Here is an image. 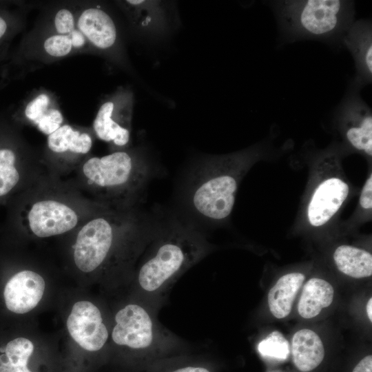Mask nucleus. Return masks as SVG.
Instances as JSON below:
<instances>
[{"instance_id":"nucleus-1","label":"nucleus","mask_w":372,"mask_h":372,"mask_svg":"<svg viewBox=\"0 0 372 372\" xmlns=\"http://www.w3.org/2000/svg\"><path fill=\"white\" fill-rule=\"evenodd\" d=\"M80 180L103 206L128 209L147 182L149 167L135 152L118 150L85 158L79 167Z\"/></svg>"},{"instance_id":"nucleus-2","label":"nucleus","mask_w":372,"mask_h":372,"mask_svg":"<svg viewBox=\"0 0 372 372\" xmlns=\"http://www.w3.org/2000/svg\"><path fill=\"white\" fill-rule=\"evenodd\" d=\"M287 41H342L354 21V2L347 0H285L271 2Z\"/></svg>"},{"instance_id":"nucleus-3","label":"nucleus","mask_w":372,"mask_h":372,"mask_svg":"<svg viewBox=\"0 0 372 372\" xmlns=\"http://www.w3.org/2000/svg\"><path fill=\"white\" fill-rule=\"evenodd\" d=\"M258 151L240 153L208 160L194 174L188 194L192 209L200 217L220 221L231 214L239 181Z\"/></svg>"},{"instance_id":"nucleus-4","label":"nucleus","mask_w":372,"mask_h":372,"mask_svg":"<svg viewBox=\"0 0 372 372\" xmlns=\"http://www.w3.org/2000/svg\"><path fill=\"white\" fill-rule=\"evenodd\" d=\"M12 205L11 225L26 229L39 238L68 233L79 227L99 209L86 212L75 201L52 194H41L30 200L17 199Z\"/></svg>"},{"instance_id":"nucleus-5","label":"nucleus","mask_w":372,"mask_h":372,"mask_svg":"<svg viewBox=\"0 0 372 372\" xmlns=\"http://www.w3.org/2000/svg\"><path fill=\"white\" fill-rule=\"evenodd\" d=\"M138 222L129 208L101 207L79 227L73 251L76 267L84 273L96 270L107 257L117 234Z\"/></svg>"},{"instance_id":"nucleus-6","label":"nucleus","mask_w":372,"mask_h":372,"mask_svg":"<svg viewBox=\"0 0 372 372\" xmlns=\"http://www.w3.org/2000/svg\"><path fill=\"white\" fill-rule=\"evenodd\" d=\"M169 236L139 270L138 282L145 291L157 290L196 253V247L185 229H176Z\"/></svg>"},{"instance_id":"nucleus-7","label":"nucleus","mask_w":372,"mask_h":372,"mask_svg":"<svg viewBox=\"0 0 372 372\" xmlns=\"http://www.w3.org/2000/svg\"><path fill=\"white\" fill-rule=\"evenodd\" d=\"M351 85L335 112V124L345 143L353 150L372 156V112Z\"/></svg>"},{"instance_id":"nucleus-8","label":"nucleus","mask_w":372,"mask_h":372,"mask_svg":"<svg viewBox=\"0 0 372 372\" xmlns=\"http://www.w3.org/2000/svg\"><path fill=\"white\" fill-rule=\"evenodd\" d=\"M11 124L0 119V204L14 199L25 185L28 161Z\"/></svg>"},{"instance_id":"nucleus-9","label":"nucleus","mask_w":372,"mask_h":372,"mask_svg":"<svg viewBox=\"0 0 372 372\" xmlns=\"http://www.w3.org/2000/svg\"><path fill=\"white\" fill-rule=\"evenodd\" d=\"M350 192L349 183L336 172L325 170L317 181L306 209L309 225L319 227L327 224L338 212Z\"/></svg>"},{"instance_id":"nucleus-10","label":"nucleus","mask_w":372,"mask_h":372,"mask_svg":"<svg viewBox=\"0 0 372 372\" xmlns=\"http://www.w3.org/2000/svg\"><path fill=\"white\" fill-rule=\"evenodd\" d=\"M131 101L116 96L103 103L93 122V130L101 140L117 147L130 141Z\"/></svg>"},{"instance_id":"nucleus-11","label":"nucleus","mask_w":372,"mask_h":372,"mask_svg":"<svg viewBox=\"0 0 372 372\" xmlns=\"http://www.w3.org/2000/svg\"><path fill=\"white\" fill-rule=\"evenodd\" d=\"M67 327L74 340L89 351L101 349L108 338L99 309L89 301H79L73 305Z\"/></svg>"},{"instance_id":"nucleus-12","label":"nucleus","mask_w":372,"mask_h":372,"mask_svg":"<svg viewBox=\"0 0 372 372\" xmlns=\"http://www.w3.org/2000/svg\"><path fill=\"white\" fill-rule=\"evenodd\" d=\"M45 287L43 277L29 269L10 276L3 288L2 296L8 311L17 314L32 310L41 300Z\"/></svg>"},{"instance_id":"nucleus-13","label":"nucleus","mask_w":372,"mask_h":372,"mask_svg":"<svg viewBox=\"0 0 372 372\" xmlns=\"http://www.w3.org/2000/svg\"><path fill=\"white\" fill-rule=\"evenodd\" d=\"M112 338L118 344L132 349H145L153 340V324L148 313L141 306L130 304L115 316Z\"/></svg>"},{"instance_id":"nucleus-14","label":"nucleus","mask_w":372,"mask_h":372,"mask_svg":"<svg viewBox=\"0 0 372 372\" xmlns=\"http://www.w3.org/2000/svg\"><path fill=\"white\" fill-rule=\"evenodd\" d=\"M354 60V87L360 90L372 81V25L369 19L354 21L342 38Z\"/></svg>"},{"instance_id":"nucleus-15","label":"nucleus","mask_w":372,"mask_h":372,"mask_svg":"<svg viewBox=\"0 0 372 372\" xmlns=\"http://www.w3.org/2000/svg\"><path fill=\"white\" fill-rule=\"evenodd\" d=\"M92 143V136L88 132L63 124L48 136L47 149L49 155L60 163L61 167H70L78 161L81 163V158L89 153Z\"/></svg>"},{"instance_id":"nucleus-16","label":"nucleus","mask_w":372,"mask_h":372,"mask_svg":"<svg viewBox=\"0 0 372 372\" xmlns=\"http://www.w3.org/2000/svg\"><path fill=\"white\" fill-rule=\"evenodd\" d=\"M76 28L99 50H107L116 42L117 30L112 18L99 7L82 10L76 17Z\"/></svg>"},{"instance_id":"nucleus-17","label":"nucleus","mask_w":372,"mask_h":372,"mask_svg":"<svg viewBox=\"0 0 372 372\" xmlns=\"http://www.w3.org/2000/svg\"><path fill=\"white\" fill-rule=\"evenodd\" d=\"M291 351L296 367L309 372L318 367L324 357V348L319 335L313 331L303 329L292 338Z\"/></svg>"},{"instance_id":"nucleus-18","label":"nucleus","mask_w":372,"mask_h":372,"mask_svg":"<svg viewBox=\"0 0 372 372\" xmlns=\"http://www.w3.org/2000/svg\"><path fill=\"white\" fill-rule=\"evenodd\" d=\"M304 280V274L289 273L281 276L269 290L268 304L274 317L282 319L290 313L294 299Z\"/></svg>"},{"instance_id":"nucleus-19","label":"nucleus","mask_w":372,"mask_h":372,"mask_svg":"<svg viewBox=\"0 0 372 372\" xmlns=\"http://www.w3.org/2000/svg\"><path fill=\"white\" fill-rule=\"evenodd\" d=\"M334 290L327 281L313 278L304 285L298 304L301 317L311 319L318 316L323 308L329 307L333 299Z\"/></svg>"},{"instance_id":"nucleus-20","label":"nucleus","mask_w":372,"mask_h":372,"mask_svg":"<svg viewBox=\"0 0 372 372\" xmlns=\"http://www.w3.org/2000/svg\"><path fill=\"white\" fill-rule=\"evenodd\" d=\"M333 260L338 270L348 276L362 278L372 274V255L364 249L340 245L333 253Z\"/></svg>"},{"instance_id":"nucleus-21","label":"nucleus","mask_w":372,"mask_h":372,"mask_svg":"<svg viewBox=\"0 0 372 372\" xmlns=\"http://www.w3.org/2000/svg\"><path fill=\"white\" fill-rule=\"evenodd\" d=\"M34 351L32 342L17 337L0 347V372H31L28 362Z\"/></svg>"},{"instance_id":"nucleus-22","label":"nucleus","mask_w":372,"mask_h":372,"mask_svg":"<svg viewBox=\"0 0 372 372\" xmlns=\"http://www.w3.org/2000/svg\"><path fill=\"white\" fill-rule=\"evenodd\" d=\"M260 354L265 358L285 360L289 353L288 341L278 331L271 332L258 345Z\"/></svg>"},{"instance_id":"nucleus-23","label":"nucleus","mask_w":372,"mask_h":372,"mask_svg":"<svg viewBox=\"0 0 372 372\" xmlns=\"http://www.w3.org/2000/svg\"><path fill=\"white\" fill-rule=\"evenodd\" d=\"M50 96L45 92L38 94L25 104L22 110L23 120L37 125L50 108Z\"/></svg>"},{"instance_id":"nucleus-24","label":"nucleus","mask_w":372,"mask_h":372,"mask_svg":"<svg viewBox=\"0 0 372 372\" xmlns=\"http://www.w3.org/2000/svg\"><path fill=\"white\" fill-rule=\"evenodd\" d=\"M18 26L16 14L0 8V60L5 55L8 43L17 30Z\"/></svg>"},{"instance_id":"nucleus-25","label":"nucleus","mask_w":372,"mask_h":372,"mask_svg":"<svg viewBox=\"0 0 372 372\" xmlns=\"http://www.w3.org/2000/svg\"><path fill=\"white\" fill-rule=\"evenodd\" d=\"M43 46L46 54L54 58L64 57L74 51L72 41L68 35L56 33L48 37Z\"/></svg>"},{"instance_id":"nucleus-26","label":"nucleus","mask_w":372,"mask_h":372,"mask_svg":"<svg viewBox=\"0 0 372 372\" xmlns=\"http://www.w3.org/2000/svg\"><path fill=\"white\" fill-rule=\"evenodd\" d=\"M63 123V116L56 107H50L41 118L36 127L45 135H50L59 128Z\"/></svg>"},{"instance_id":"nucleus-27","label":"nucleus","mask_w":372,"mask_h":372,"mask_svg":"<svg viewBox=\"0 0 372 372\" xmlns=\"http://www.w3.org/2000/svg\"><path fill=\"white\" fill-rule=\"evenodd\" d=\"M53 23L56 34L66 35L75 28L76 17L71 10L63 8L56 12Z\"/></svg>"},{"instance_id":"nucleus-28","label":"nucleus","mask_w":372,"mask_h":372,"mask_svg":"<svg viewBox=\"0 0 372 372\" xmlns=\"http://www.w3.org/2000/svg\"><path fill=\"white\" fill-rule=\"evenodd\" d=\"M359 206L362 210L371 212L372 209V174L366 180L359 198Z\"/></svg>"},{"instance_id":"nucleus-29","label":"nucleus","mask_w":372,"mask_h":372,"mask_svg":"<svg viewBox=\"0 0 372 372\" xmlns=\"http://www.w3.org/2000/svg\"><path fill=\"white\" fill-rule=\"evenodd\" d=\"M352 372H372V356L369 355L362 358Z\"/></svg>"},{"instance_id":"nucleus-30","label":"nucleus","mask_w":372,"mask_h":372,"mask_svg":"<svg viewBox=\"0 0 372 372\" xmlns=\"http://www.w3.org/2000/svg\"><path fill=\"white\" fill-rule=\"evenodd\" d=\"M172 372H209V371L203 367L188 366V367L177 369Z\"/></svg>"},{"instance_id":"nucleus-31","label":"nucleus","mask_w":372,"mask_h":372,"mask_svg":"<svg viewBox=\"0 0 372 372\" xmlns=\"http://www.w3.org/2000/svg\"><path fill=\"white\" fill-rule=\"evenodd\" d=\"M366 313L369 319L371 322H372V298H369L367 304H366Z\"/></svg>"}]
</instances>
